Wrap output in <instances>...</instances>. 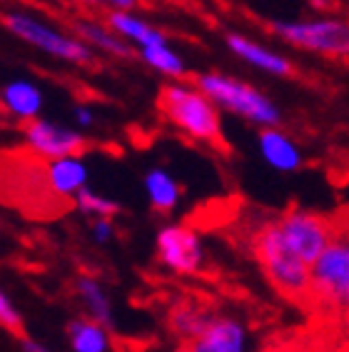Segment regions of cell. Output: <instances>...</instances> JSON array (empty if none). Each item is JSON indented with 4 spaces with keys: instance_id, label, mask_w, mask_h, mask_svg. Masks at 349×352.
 Instances as JSON below:
<instances>
[{
    "instance_id": "2",
    "label": "cell",
    "mask_w": 349,
    "mask_h": 352,
    "mask_svg": "<svg viewBox=\"0 0 349 352\" xmlns=\"http://www.w3.org/2000/svg\"><path fill=\"white\" fill-rule=\"evenodd\" d=\"M157 110L170 125H174L195 142H202L222 155H229L220 105L210 95L202 93L195 82L177 80L162 85L157 90Z\"/></svg>"
},
{
    "instance_id": "19",
    "label": "cell",
    "mask_w": 349,
    "mask_h": 352,
    "mask_svg": "<svg viewBox=\"0 0 349 352\" xmlns=\"http://www.w3.org/2000/svg\"><path fill=\"white\" fill-rule=\"evenodd\" d=\"M102 322L98 320H85L78 318L67 325V335H70V345L75 352H105L108 347V332L102 330Z\"/></svg>"
},
{
    "instance_id": "9",
    "label": "cell",
    "mask_w": 349,
    "mask_h": 352,
    "mask_svg": "<svg viewBox=\"0 0 349 352\" xmlns=\"http://www.w3.org/2000/svg\"><path fill=\"white\" fill-rule=\"evenodd\" d=\"M21 133L25 138V145L33 153H38L45 160H58V157H82L85 153L93 150L95 142L87 140L85 135H80L78 130L63 128V125H55L50 120H43V118H30V120H23Z\"/></svg>"
},
{
    "instance_id": "15",
    "label": "cell",
    "mask_w": 349,
    "mask_h": 352,
    "mask_svg": "<svg viewBox=\"0 0 349 352\" xmlns=\"http://www.w3.org/2000/svg\"><path fill=\"white\" fill-rule=\"evenodd\" d=\"M0 108L8 110L18 120H30L38 118L43 108V93L38 85L27 80H10L0 90Z\"/></svg>"
},
{
    "instance_id": "27",
    "label": "cell",
    "mask_w": 349,
    "mask_h": 352,
    "mask_svg": "<svg viewBox=\"0 0 349 352\" xmlns=\"http://www.w3.org/2000/svg\"><path fill=\"white\" fill-rule=\"evenodd\" d=\"M110 232H113L110 217H98V223H95V235H98V240H108Z\"/></svg>"
},
{
    "instance_id": "29",
    "label": "cell",
    "mask_w": 349,
    "mask_h": 352,
    "mask_svg": "<svg viewBox=\"0 0 349 352\" xmlns=\"http://www.w3.org/2000/svg\"><path fill=\"white\" fill-rule=\"evenodd\" d=\"M174 352H190V345H180Z\"/></svg>"
},
{
    "instance_id": "26",
    "label": "cell",
    "mask_w": 349,
    "mask_h": 352,
    "mask_svg": "<svg viewBox=\"0 0 349 352\" xmlns=\"http://www.w3.org/2000/svg\"><path fill=\"white\" fill-rule=\"evenodd\" d=\"M75 120H78L80 128H90L95 122V113L90 108H85V105H78V108H75Z\"/></svg>"
},
{
    "instance_id": "22",
    "label": "cell",
    "mask_w": 349,
    "mask_h": 352,
    "mask_svg": "<svg viewBox=\"0 0 349 352\" xmlns=\"http://www.w3.org/2000/svg\"><path fill=\"white\" fill-rule=\"evenodd\" d=\"M75 205H78L82 212H87V215H98V217H113L120 212V205L108 200V197L98 195V192H93V190H87V188H80L75 192Z\"/></svg>"
},
{
    "instance_id": "11",
    "label": "cell",
    "mask_w": 349,
    "mask_h": 352,
    "mask_svg": "<svg viewBox=\"0 0 349 352\" xmlns=\"http://www.w3.org/2000/svg\"><path fill=\"white\" fill-rule=\"evenodd\" d=\"M225 43H227V47L237 55V58H242V60L249 63V65H255V68L264 70V73L277 75V78H295L297 75L295 63L289 60V58H284V55L260 45V43L247 38V35L227 33L225 35Z\"/></svg>"
},
{
    "instance_id": "18",
    "label": "cell",
    "mask_w": 349,
    "mask_h": 352,
    "mask_svg": "<svg viewBox=\"0 0 349 352\" xmlns=\"http://www.w3.org/2000/svg\"><path fill=\"white\" fill-rule=\"evenodd\" d=\"M145 188H148L150 205H153L155 212L168 215V212L174 210V205L180 200V185L174 183L165 170H150L148 177H145Z\"/></svg>"
},
{
    "instance_id": "23",
    "label": "cell",
    "mask_w": 349,
    "mask_h": 352,
    "mask_svg": "<svg viewBox=\"0 0 349 352\" xmlns=\"http://www.w3.org/2000/svg\"><path fill=\"white\" fill-rule=\"evenodd\" d=\"M212 318H205L200 310H177L172 315V327L177 332H180L182 338H195V335H200L205 327H207V322Z\"/></svg>"
},
{
    "instance_id": "1",
    "label": "cell",
    "mask_w": 349,
    "mask_h": 352,
    "mask_svg": "<svg viewBox=\"0 0 349 352\" xmlns=\"http://www.w3.org/2000/svg\"><path fill=\"white\" fill-rule=\"evenodd\" d=\"M0 200L27 217H60L75 205L55 192L47 160L27 145L0 153Z\"/></svg>"
},
{
    "instance_id": "17",
    "label": "cell",
    "mask_w": 349,
    "mask_h": 352,
    "mask_svg": "<svg viewBox=\"0 0 349 352\" xmlns=\"http://www.w3.org/2000/svg\"><path fill=\"white\" fill-rule=\"evenodd\" d=\"M47 173H50V183L55 192L67 200H75V192L85 188L87 183V168L82 157H58V160H47Z\"/></svg>"
},
{
    "instance_id": "5",
    "label": "cell",
    "mask_w": 349,
    "mask_h": 352,
    "mask_svg": "<svg viewBox=\"0 0 349 352\" xmlns=\"http://www.w3.org/2000/svg\"><path fill=\"white\" fill-rule=\"evenodd\" d=\"M0 25L5 28L8 33H13L15 38H21L23 43L33 45L35 50L50 55V58L65 60L70 65H78V68H95V63H98L95 47L87 45L82 38L55 30L35 15L18 13V10L0 13Z\"/></svg>"
},
{
    "instance_id": "10",
    "label": "cell",
    "mask_w": 349,
    "mask_h": 352,
    "mask_svg": "<svg viewBox=\"0 0 349 352\" xmlns=\"http://www.w3.org/2000/svg\"><path fill=\"white\" fill-rule=\"evenodd\" d=\"M157 258L162 265L180 275H195L202 263V248L197 232L185 225H172L157 235Z\"/></svg>"
},
{
    "instance_id": "8",
    "label": "cell",
    "mask_w": 349,
    "mask_h": 352,
    "mask_svg": "<svg viewBox=\"0 0 349 352\" xmlns=\"http://www.w3.org/2000/svg\"><path fill=\"white\" fill-rule=\"evenodd\" d=\"M277 225H280L289 248L307 265H315V260L322 255L324 248L337 235L332 220H327L319 212L302 210V208H289L287 212L277 217Z\"/></svg>"
},
{
    "instance_id": "16",
    "label": "cell",
    "mask_w": 349,
    "mask_h": 352,
    "mask_svg": "<svg viewBox=\"0 0 349 352\" xmlns=\"http://www.w3.org/2000/svg\"><path fill=\"white\" fill-rule=\"evenodd\" d=\"M260 150H262V157L272 168L282 170V173H292V170H297L302 165V155H300L297 145L277 128L260 130Z\"/></svg>"
},
{
    "instance_id": "14",
    "label": "cell",
    "mask_w": 349,
    "mask_h": 352,
    "mask_svg": "<svg viewBox=\"0 0 349 352\" xmlns=\"http://www.w3.org/2000/svg\"><path fill=\"white\" fill-rule=\"evenodd\" d=\"M105 25H110L117 35H122L125 41L135 43V45H162L168 43V35L162 33L160 28L150 25L148 21L137 18L130 10H110L105 15Z\"/></svg>"
},
{
    "instance_id": "12",
    "label": "cell",
    "mask_w": 349,
    "mask_h": 352,
    "mask_svg": "<svg viewBox=\"0 0 349 352\" xmlns=\"http://www.w3.org/2000/svg\"><path fill=\"white\" fill-rule=\"evenodd\" d=\"M188 345L190 352H245V330L235 320L212 318Z\"/></svg>"
},
{
    "instance_id": "4",
    "label": "cell",
    "mask_w": 349,
    "mask_h": 352,
    "mask_svg": "<svg viewBox=\"0 0 349 352\" xmlns=\"http://www.w3.org/2000/svg\"><path fill=\"white\" fill-rule=\"evenodd\" d=\"M190 82H195L197 88L220 105L222 110H229L245 120L262 125V128H277L282 122V113L267 95L252 88L249 82L232 78L225 73H195L190 75Z\"/></svg>"
},
{
    "instance_id": "13",
    "label": "cell",
    "mask_w": 349,
    "mask_h": 352,
    "mask_svg": "<svg viewBox=\"0 0 349 352\" xmlns=\"http://www.w3.org/2000/svg\"><path fill=\"white\" fill-rule=\"evenodd\" d=\"M75 35L82 38L90 47L100 50L105 55H113V58H120V60H133L137 58V50L130 45V41H125L122 35H117L110 25H98V23H87L78 21L73 25Z\"/></svg>"
},
{
    "instance_id": "3",
    "label": "cell",
    "mask_w": 349,
    "mask_h": 352,
    "mask_svg": "<svg viewBox=\"0 0 349 352\" xmlns=\"http://www.w3.org/2000/svg\"><path fill=\"white\" fill-rule=\"evenodd\" d=\"M252 255L262 267L264 278L272 283L282 298L292 302L312 300V265L304 263L284 240L275 220L262 223L252 232Z\"/></svg>"
},
{
    "instance_id": "25",
    "label": "cell",
    "mask_w": 349,
    "mask_h": 352,
    "mask_svg": "<svg viewBox=\"0 0 349 352\" xmlns=\"http://www.w3.org/2000/svg\"><path fill=\"white\" fill-rule=\"evenodd\" d=\"M82 3H90V6H105L110 10H133L137 0H82Z\"/></svg>"
},
{
    "instance_id": "7",
    "label": "cell",
    "mask_w": 349,
    "mask_h": 352,
    "mask_svg": "<svg viewBox=\"0 0 349 352\" xmlns=\"http://www.w3.org/2000/svg\"><path fill=\"white\" fill-rule=\"evenodd\" d=\"M269 30L280 35L282 41L297 47L312 50V53L332 55V58H347L349 55V23L335 18H319V21H277L269 23Z\"/></svg>"
},
{
    "instance_id": "28",
    "label": "cell",
    "mask_w": 349,
    "mask_h": 352,
    "mask_svg": "<svg viewBox=\"0 0 349 352\" xmlns=\"http://www.w3.org/2000/svg\"><path fill=\"white\" fill-rule=\"evenodd\" d=\"M23 347H25V352H47L45 347L35 345L33 340H27V338H23Z\"/></svg>"
},
{
    "instance_id": "20",
    "label": "cell",
    "mask_w": 349,
    "mask_h": 352,
    "mask_svg": "<svg viewBox=\"0 0 349 352\" xmlns=\"http://www.w3.org/2000/svg\"><path fill=\"white\" fill-rule=\"evenodd\" d=\"M137 55H140L142 60L148 63L153 70L168 75V78H174V80H185V78L190 75L185 60L174 53L168 43H162V45H145V47H140V53Z\"/></svg>"
},
{
    "instance_id": "24",
    "label": "cell",
    "mask_w": 349,
    "mask_h": 352,
    "mask_svg": "<svg viewBox=\"0 0 349 352\" xmlns=\"http://www.w3.org/2000/svg\"><path fill=\"white\" fill-rule=\"evenodd\" d=\"M0 325L5 327L10 335H15V338H25V325H23L21 315L13 310V305L8 302L3 292H0Z\"/></svg>"
},
{
    "instance_id": "21",
    "label": "cell",
    "mask_w": 349,
    "mask_h": 352,
    "mask_svg": "<svg viewBox=\"0 0 349 352\" xmlns=\"http://www.w3.org/2000/svg\"><path fill=\"white\" fill-rule=\"evenodd\" d=\"M78 292H80L82 302L90 307V315L102 325H110V302L100 285L95 283L93 278H80L78 280Z\"/></svg>"
},
{
    "instance_id": "6",
    "label": "cell",
    "mask_w": 349,
    "mask_h": 352,
    "mask_svg": "<svg viewBox=\"0 0 349 352\" xmlns=\"http://www.w3.org/2000/svg\"><path fill=\"white\" fill-rule=\"evenodd\" d=\"M312 300L329 310H349V232H337L312 265Z\"/></svg>"
}]
</instances>
